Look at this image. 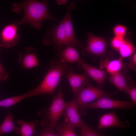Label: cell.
<instances>
[{
	"label": "cell",
	"mask_w": 136,
	"mask_h": 136,
	"mask_svg": "<svg viewBox=\"0 0 136 136\" xmlns=\"http://www.w3.org/2000/svg\"><path fill=\"white\" fill-rule=\"evenodd\" d=\"M48 7V1L46 0H25L20 3H14L12 7L13 11L18 13L22 10L24 15L21 20L13 22L18 26L28 23L31 26L39 30L42 27V22L45 20L58 21L50 14Z\"/></svg>",
	"instance_id": "1"
},
{
	"label": "cell",
	"mask_w": 136,
	"mask_h": 136,
	"mask_svg": "<svg viewBox=\"0 0 136 136\" xmlns=\"http://www.w3.org/2000/svg\"><path fill=\"white\" fill-rule=\"evenodd\" d=\"M51 67L42 82L33 89L34 96L53 93L62 77L70 68L66 63L61 60L52 62Z\"/></svg>",
	"instance_id": "2"
},
{
	"label": "cell",
	"mask_w": 136,
	"mask_h": 136,
	"mask_svg": "<svg viewBox=\"0 0 136 136\" xmlns=\"http://www.w3.org/2000/svg\"><path fill=\"white\" fill-rule=\"evenodd\" d=\"M74 99L78 109L80 110L83 106L102 97H109L112 94L107 93L100 89L90 85L81 88L75 94Z\"/></svg>",
	"instance_id": "3"
},
{
	"label": "cell",
	"mask_w": 136,
	"mask_h": 136,
	"mask_svg": "<svg viewBox=\"0 0 136 136\" xmlns=\"http://www.w3.org/2000/svg\"><path fill=\"white\" fill-rule=\"evenodd\" d=\"M65 103L61 88L60 89L54 97L47 111L50 125L48 128L52 130L54 128L61 115L63 114Z\"/></svg>",
	"instance_id": "4"
},
{
	"label": "cell",
	"mask_w": 136,
	"mask_h": 136,
	"mask_svg": "<svg viewBox=\"0 0 136 136\" xmlns=\"http://www.w3.org/2000/svg\"><path fill=\"white\" fill-rule=\"evenodd\" d=\"M43 44L47 45L53 44L60 48L67 46L64 25L61 21L59 24L47 31L42 40Z\"/></svg>",
	"instance_id": "5"
},
{
	"label": "cell",
	"mask_w": 136,
	"mask_h": 136,
	"mask_svg": "<svg viewBox=\"0 0 136 136\" xmlns=\"http://www.w3.org/2000/svg\"><path fill=\"white\" fill-rule=\"evenodd\" d=\"M134 105L131 102L115 100L104 97L99 98L93 103H89L83 106L80 110L95 108L127 109L132 108Z\"/></svg>",
	"instance_id": "6"
},
{
	"label": "cell",
	"mask_w": 136,
	"mask_h": 136,
	"mask_svg": "<svg viewBox=\"0 0 136 136\" xmlns=\"http://www.w3.org/2000/svg\"><path fill=\"white\" fill-rule=\"evenodd\" d=\"M18 26L13 22L3 28L0 33V45L2 47L8 48L17 44L20 39Z\"/></svg>",
	"instance_id": "7"
},
{
	"label": "cell",
	"mask_w": 136,
	"mask_h": 136,
	"mask_svg": "<svg viewBox=\"0 0 136 136\" xmlns=\"http://www.w3.org/2000/svg\"><path fill=\"white\" fill-rule=\"evenodd\" d=\"M76 7V4L74 3H72L69 5L67 7L66 13L62 20L64 27L67 46L74 47L76 46L79 42L75 35L71 16V11L75 9Z\"/></svg>",
	"instance_id": "8"
},
{
	"label": "cell",
	"mask_w": 136,
	"mask_h": 136,
	"mask_svg": "<svg viewBox=\"0 0 136 136\" xmlns=\"http://www.w3.org/2000/svg\"><path fill=\"white\" fill-rule=\"evenodd\" d=\"M78 108L73 99L71 102L65 103L63 113L65 123L74 129L76 127H81L84 123L80 117Z\"/></svg>",
	"instance_id": "9"
},
{
	"label": "cell",
	"mask_w": 136,
	"mask_h": 136,
	"mask_svg": "<svg viewBox=\"0 0 136 136\" xmlns=\"http://www.w3.org/2000/svg\"><path fill=\"white\" fill-rule=\"evenodd\" d=\"M36 51L34 48H26L23 52L19 54L17 62L26 69H30L39 65Z\"/></svg>",
	"instance_id": "10"
},
{
	"label": "cell",
	"mask_w": 136,
	"mask_h": 136,
	"mask_svg": "<svg viewBox=\"0 0 136 136\" xmlns=\"http://www.w3.org/2000/svg\"><path fill=\"white\" fill-rule=\"evenodd\" d=\"M87 35V46L85 50L96 55H100L104 53L106 50L107 46L105 41L90 32L88 33Z\"/></svg>",
	"instance_id": "11"
},
{
	"label": "cell",
	"mask_w": 136,
	"mask_h": 136,
	"mask_svg": "<svg viewBox=\"0 0 136 136\" xmlns=\"http://www.w3.org/2000/svg\"><path fill=\"white\" fill-rule=\"evenodd\" d=\"M65 76L69 82L72 91L75 94L81 88L88 83V77L87 74H78L69 70Z\"/></svg>",
	"instance_id": "12"
},
{
	"label": "cell",
	"mask_w": 136,
	"mask_h": 136,
	"mask_svg": "<svg viewBox=\"0 0 136 136\" xmlns=\"http://www.w3.org/2000/svg\"><path fill=\"white\" fill-rule=\"evenodd\" d=\"M125 125L120 120L115 113L111 112L100 117L97 128L101 129L112 127L123 128L125 127Z\"/></svg>",
	"instance_id": "13"
},
{
	"label": "cell",
	"mask_w": 136,
	"mask_h": 136,
	"mask_svg": "<svg viewBox=\"0 0 136 136\" xmlns=\"http://www.w3.org/2000/svg\"><path fill=\"white\" fill-rule=\"evenodd\" d=\"M79 63L86 74L97 84L101 85L104 83L107 75L106 72L86 64L83 61Z\"/></svg>",
	"instance_id": "14"
},
{
	"label": "cell",
	"mask_w": 136,
	"mask_h": 136,
	"mask_svg": "<svg viewBox=\"0 0 136 136\" xmlns=\"http://www.w3.org/2000/svg\"><path fill=\"white\" fill-rule=\"evenodd\" d=\"M61 60L66 63H74L81 62L78 53L74 47L71 46H66L61 53Z\"/></svg>",
	"instance_id": "15"
},
{
	"label": "cell",
	"mask_w": 136,
	"mask_h": 136,
	"mask_svg": "<svg viewBox=\"0 0 136 136\" xmlns=\"http://www.w3.org/2000/svg\"><path fill=\"white\" fill-rule=\"evenodd\" d=\"M14 115L8 111L7 114L3 121L0 125V135L11 132L20 134V128L17 127L13 122Z\"/></svg>",
	"instance_id": "16"
},
{
	"label": "cell",
	"mask_w": 136,
	"mask_h": 136,
	"mask_svg": "<svg viewBox=\"0 0 136 136\" xmlns=\"http://www.w3.org/2000/svg\"><path fill=\"white\" fill-rule=\"evenodd\" d=\"M110 82L119 90L129 94V88L123 75L119 72L109 77Z\"/></svg>",
	"instance_id": "17"
},
{
	"label": "cell",
	"mask_w": 136,
	"mask_h": 136,
	"mask_svg": "<svg viewBox=\"0 0 136 136\" xmlns=\"http://www.w3.org/2000/svg\"><path fill=\"white\" fill-rule=\"evenodd\" d=\"M34 96L33 89L26 93L20 95L14 96L0 100V107H9L21 100Z\"/></svg>",
	"instance_id": "18"
},
{
	"label": "cell",
	"mask_w": 136,
	"mask_h": 136,
	"mask_svg": "<svg viewBox=\"0 0 136 136\" xmlns=\"http://www.w3.org/2000/svg\"><path fill=\"white\" fill-rule=\"evenodd\" d=\"M38 122L37 120L28 122L18 120L17 124L20 126L21 136L32 135L35 132V126Z\"/></svg>",
	"instance_id": "19"
},
{
	"label": "cell",
	"mask_w": 136,
	"mask_h": 136,
	"mask_svg": "<svg viewBox=\"0 0 136 136\" xmlns=\"http://www.w3.org/2000/svg\"><path fill=\"white\" fill-rule=\"evenodd\" d=\"M121 58L110 61H106L101 63L103 64L107 72L111 75L119 72L123 66Z\"/></svg>",
	"instance_id": "20"
},
{
	"label": "cell",
	"mask_w": 136,
	"mask_h": 136,
	"mask_svg": "<svg viewBox=\"0 0 136 136\" xmlns=\"http://www.w3.org/2000/svg\"><path fill=\"white\" fill-rule=\"evenodd\" d=\"M118 50L120 58L122 59L129 57L133 54L135 51V48L130 42L125 41Z\"/></svg>",
	"instance_id": "21"
},
{
	"label": "cell",
	"mask_w": 136,
	"mask_h": 136,
	"mask_svg": "<svg viewBox=\"0 0 136 136\" xmlns=\"http://www.w3.org/2000/svg\"><path fill=\"white\" fill-rule=\"evenodd\" d=\"M56 130L59 136H77L74 129L66 123H61L57 126Z\"/></svg>",
	"instance_id": "22"
},
{
	"label": "cell",
	"mask_w": 136,
	"mask_h": 136,
	"mask_svg": "<svg viewBox=\"0 0 136 136\" xmlns=\"http://www.w3.org/2000/svg\"><path fill=\"white\" fill-rule=\"evenodd\" d=\"M80 128L81 136H99L100 135L85 123Z\"/></svg>",
	"instance_id": "23"
},
{
	"label": "cell",
	"mask_w": 136,
	"mask_h": 136,
	"mask_svg": "<svg viewBox=\"0 0 136 136\" xmlns=\"http://www.w3.org/2000/svg\"><path fill=\"white\" fill-rule=\"evenodd\" d=\"M127 28L125 26L118 25L113 28V31L115 36L123 37L126 34Z\"/></svg>",
	"instance_id": "24"
},
{
	"label": "cell",
	"mask_w": 136,
	"mask_h": 136,
	"mask_svg": "<svg viewBox=\"0 0 136 136\" xmlns=\"http://www.w3.org/2000/svg\"><path fill=\"white\" fill-rule=\"evenodd\" d=\"M125 41L123 37L115 36L111 41V45L113 48L118 50Z\"/></svg>",
	"instance_id": "25"
},
{
	"label": "cell",
	"mask_w": 136,
	"mask_h": 136,
	"mask_svg": "<svg viewBox=\"0 0 136 136\" xmlns=\"http://www.w3.org/2000/svg\"><path fill=\"white\" fill-rule=\"evenodd\" d=\"M32 136H59L58 134L53 132L52 130L48 128L44 129L40 132H35Z\"/></svg>",
	"instance_id": "26"
},
{
	"label": "cell",
	"mask_w": 136,
	"mask_h": 136,
	"mask_svg": "<svg viewBox=\"0 0 136 136\" xmlns=\"http://www.w3.org/2000/svg\"><path fill=\"white\" fill-rule=\"evenodd\" d=\"M129 93L131 100V102L134 104H136V88L135 86H128Z\"/></svg>",
	"instance_id": "27"
},
{
	"label": "cell",
	"mask_w": 136,
	"mask_h": 136,
	"mask_svg": "<svg viewBox=\"0 0 136 136\" xmlns=\"http://www.w3.org/2000/svg\"><path fill=\"white\" fill-rule=\"evenodd\" d=\"M129 68L136 70V54L134 53L130 59L129 63L128 64Z\"/></svg>",
	"instance_id": "28"
},
{
	"label": "cell",
	"mask_w": 136,
	"mask_h": 136,
	"mask_svg": "<svg viewBox=\"0 0 136 136\" xmlns=\"http://www.w3.org/2000/svg\"><path fill=\"white\" fill-rule=\"evenodd\" d=\"M9 76V73L7 72L0 64V79L1 80H7Z\"/></svg>",
	"instance_id": "29"
},
{
	"label": "cell",
	"mask_w": 136,
	"mask_h": 136,
	"mask_svg": "<svg viewBox=\"0 0 136 136\" xmlns=\"http://www.w3.org/2000/svg\"><path fill=\"white\" fill-rule=\"evenodd\" d=\"M67 2V0H57L56 2L57 3L60 5H65Z\"/></svg>",
	"instance_id": "30"
},
{
	"label": "cell",
	"mask_w": 136,
	"mask_h": 136,
	"mask_svg": "<svg viewBox=\"0 0 136 136\" xmlns=\"http://www.w3.org/2000/svg\"><path fill=\"white\" fill-rule=\"evenodd\" d=\"M2 46L0 45V49L2 47Z\"/></svg>",
	"instance_id": "31"
},
{
	"label": "cell",
	"mask_w": 136,
	"mask_h": 136,
	"mask_svg": "<svg viewBox=\"0 0 136 136\" xmlns=\"http://www.w3.org/2000/svg\"><path fill=\"white\" fill-rule=\"evenodd\" d=\"M1 79H0V81H1Z\"/></svg>",
	"instance_id": "32"
},
{
	"label": "cell",
	"mask_w": 136,
	"mask_h": 136,
	"mask_svg": "<svg viewBox=\"0 0 136 136\" xmlns=\"http://www.w3.org/2000/svg\"><path fill=\"white\" fill-rule=\"evenodd\" d=\"M99 136H101L100 135Z\"/></svg>",
	"instance_id": "33"
}]
</instances>
